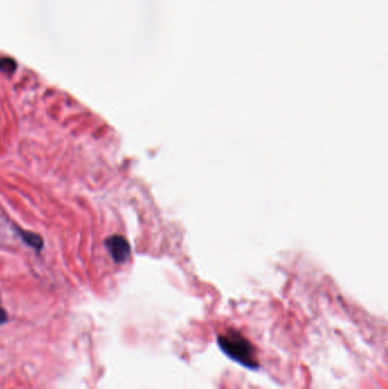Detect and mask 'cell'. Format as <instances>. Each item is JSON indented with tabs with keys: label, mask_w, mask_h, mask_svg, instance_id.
<instances>
[{
	"label": "cell",
	"mask_w": 388,
	"mask_h": 389,
	"mask_svg": "<svg viewBox=\"0 0 388 389\" xmlns=\"http://www.w3.org/2000/svg\"><path fill=\"white\" fill-rule=\"evenodd\" d=\"M16 69V63L12 58L0 59V71L10 74Z\"/></svg>",
	"instance_id": "277c9868"
},
{
	"label": "cell",
	"mask_w": 388,
	"mask_h": 389,
	"mask_svg": "<svg viewBox=\"0 0 388 389\" xmlns=\"http://www.w3.org/2000/svg\"><path fill=\"white\" fill-rule=\"evenodd\" d=\"M105 245H106L107 250L110 252L112 258L114 259V262L124 263L130 258V244L128 243V240L124 237L118 236V234H113V236L108 237L105 240Z\"/></svg>",
	"instance_id": "7a4b0ae2"
},
{
	"label": "cell",
	"mask_w": 388,
	"mask_h": 389,
	"mask_svg": "<svg viewBox=\"0 0 388 389\" xmlns=\"http://www.w3.org/2000/svg\"><path fill=\"white\" fill-rule=\"evenodd\" d=\"M218 345L227 356L247 369L256 370L260 367L253 344L235 329H230L225 335H219Z\"/></svg>",
	"instance_id": "6da1fadb"
},
{
	"label": "cell",
	"mask_w": 388,
	"mask_h": 389,
	"mask_svg": "<svg viewBox=\"0 0 388 389\" xmlns=\"http://www.w3.org/2000/svg\"><path fill=\"white\" fill-rule=\"evenodd\" d=\"M7 320L6 311L2 307H0V323H3Z\"/></svg>",
	"instance_id": "5b68a950"
},
{
	"label": "cell",
	"mask_w": 388,
	"mask_h": 389,
	"mask_svg": "<svg viewBox=\"0 0 388 389\" xmlns=\"http://www.w3.org/2000/svg\"><path fill=\"white\" fill-rule=\"evenodd\" d=\"M15 230L19 236L21 237V239H22L24 243H25L27 246L32 247L33 250H36L37 252L41 251V248L44 247V240L43 238H41L40 234L38 233H34L32 231H26V230H23L22 228L15 226Z\"/></svg>",
	"instance_id": "3957f363"
}]
</instances>
